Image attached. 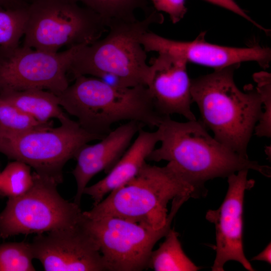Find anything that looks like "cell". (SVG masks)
I'll return each instance as SVG.
<instances>
[{
  "instance_id": "3",
  "label": "cell",
  "mask_w": 271,
  "mask_h": 271,
  "mask_svg": "<svg viewBox=\"0 0 271 271\" xmlns=\"http://www.w3.org/2000/svg\"><path fill=\"white\" fill-rule=\"evenodd\" d=\"M57 95L59 104L86 131L105 136L115 123L137 121L158 127L164 118L156 110L147 86L118 87L84 75Z\"/></svg>"
},
{
  "instance_id": "26",
  "label": "cell",
  "mask_w": 271,
  "mask_h": 271,
  "mask_svg": "<svg viewBox=\"0 0 271 271\" xmlns=\"http://www.w3.org/2000/svg\"><path fill=\"white\" fill-rule=\"evenodd\" d=\"M213 5L219 6L223 9L231 11V12L242 17L252 23L256 27L263 31L266 35L270 34V31L263 27L261 25L254 21L247 13L242 9L235 2V0H204Z\"/></svg>"
},
{
  "instance_id": "6",
  "label": "cell",
  "mask_w": 271,
  "mask_h": 271,
  "mask_svg": "<svg viewBox=\"0 0 271 271\" xmlns=\"http://www.w3.org/2000/svg\"><path fill=\"white\" fill-rule=\"evenodd\" d=\"M28 14L23 46L41 51L89 45L108 31L99 15L71 0H35Z\"/></svg>"
},
{
  "instance_id": "14",
  "label": "cell",
  "mask_w": 271,
  "mask_h": 271,
  "mask_svg": "<svg viewBox=\"0 0 271 271\" xmlns=\"http://www.w3.org/2000/svg\"><path fill=\"white\" fill-rule=\"evenodd\" d=\"M187 64L182 57L167 52H159L152 60L147 86L156 110L163 116L178 114L188 120H196L191 109L193 101Z\"/></svg>"
},
{
  "instance_id": "27",
  "label": "cell",
  "mask_w": 271,
  "mask_h": 271,
  "mask_svg": "<svg viewBox=\"0 0 271 271\" xmlns=\"http://www.w3.org/2000/svg\"><path fill=\"white\" fill-rule=\"evenodd\" d=\"M29 4L26 0H0V7L5 9H15L26 7Z\"/></svg>"
},
{
  "instance_id": "4",
  "label": "cell",
  "mask_w": 271,
  "mask_h": 271,
  "mask_svg": "<svg viewBox=\"0 0 271 271\" xmlns=\"http://www.w3.org/2000/svg\"><path fill=\"white\" fill-rule=\"evenodd\" d=\"M187 194L199 197L174 164L159 167L146 162L132 179L83 214L88 218L118 217L159 229L167 222L169 201Z\"/></svg>"
},
{
  "instance_id": "30",
  "label": "cell",
  "mask_w": 271,
  "mask_h": 271,
  "mask_svg": "<svg viewBox=\"0 0 271 271\" xmlns=\"http://www.w3.org/2000/svg\"><path fill=\"white\" fill-rule=\"evenodd\" d=\"M1 173L0 172V177H1Z\"/></svg>"
},
{
  "instance_id": "29",
  "label": "cell",
  "mask_w": 271,
  "mask_h": 271,
  "mask_svg": "<svg viewBox=\"0 0 271 271\" xmlns=\"http://www.w3.org/2000/svg\"><path fill=\"white\" fill-rule=\"evenodd\" d=\"M27 1V3H28L29 4H30L31 3L33 2V1H35V0H26Z\"/></svg>"
},
{
  "instance_id": "7",
  "label": "cell",
  "mask_w": 271,
  "mask_h": 271,
  "mask_svg": "<svg viewBox=\"0 0 271 271\" xmlns=\"http://www.w3.org/2000/svg\"><path fill=\"white\" fill-rule=\"evenodd\" d=\"M190 197L184 195L173 199L167 222L159 229L116 217L88 218L83 215V224L97 242L106 270L147 269L154 245L168 233L178 210Z\"/></svg>"
},
{
  "instance_id": "8",
  "label": "cell",
  "mask_w": 271,
  "mask_h": 271,
  "mask_svg": "<svg viewBox=\"0 0 271 271\" xmlns=\"http://www.w3.org/2000/svg\"><path fill=\"white\" fill-rule=\"evenodd\" d=\"M33 184L25 194L9 198L0 213V237L20 234H37L73 225L81 221L80 205L65 200L58 193L59 184L35 171Z\"/></svg>"
},
{
  "instance_id": "21",
  "label": "cell",
  "mask_w": 271,
  "mask_h": 271,
  "mask_svg": "<svg viewBox=\"0 0 271 271\" xmlns=\"http://www.w3.org/2000/svg\"><path fill=\"white\" fill-rule=\"evenodd\" d=\"M33 184L31 167L17 160L9 163L0 177V194L8 198L19 197L30 189Z\"/></svg>"
},
{
  "instance_id": "9",
  "label": "cell",
  "mask_w": 271,
  "mask_h": 271,
  "mask_svg": "<svg viewBox=\"0 0 271 271\" xmlns=\"http://www.w3.org/2000/svg\"><path fill=\"white\" fill-rule=\"evenodd\" d=\"M105 136L92 134L77 121L69 119L57 127L38 129L20 134L0 133V152L23 162L40 174L62 182V170L84 145Z\"/></svg>"
},
{
  "instance_id": "17",
  "label": "cell",
  "mask_w": 271,
  "mask_h": 271,
  "mask_svg": "<svg viewBox=\"0 0 271 271\" xmlns=\"http://www.w3.org/2000/svg\"><path fill=\"white\" fill-rule=\"evenodd\" d=\"M0 97L42 123H48L53 118L58 119L61 123L70 119L62 111L58 96L48 90L7 91L0 93Z\"/></svg>"
},
{
  "instance_id": "10",
  "label": "cell",
  "mask_w": 271,
  "mask_h": 271,
  "mask_svg": "<svg viewBox=\"0 0 271 271\" xmlns=\"http://www.w3.org/2000/svg\"><path fill=\"white\" fill-rule=\"evenodd\" d=\"M82 45L55 53L0 45V93L40 89L59 95L69 86L66 73Z\"/></svg>"
},
{
  "instance_id": "1",
  "label": "cell",
  "mask_w": 271,
  "mask_h": 271,
  "mask_svg": "<svg viewBox=\"0 0 271 271\" xmlns=\"http://www.w3.org/2000/svg\"><path fill=\"white\" fill-rule=\"evenodd\" d=\"M161 146L148 156L150 161L174 164L194 186L199 196L206 193L205 183L253 170L270 177V168L243 158L212 137L201 121L179 122L166 116L157 127Z\"/></svg>"
},
{
  "instance_id": "25",
  "label": "cell",
  "mask_w": 271,
  "mask_h": 271,
  "mask_svg": "<svg viewBox=\"0 0 271 271\" xmlns=\"http://www.w3.org/2000/svg\"><path fill=\"white\" fill-rule=\"evenodd\" d=\"M155 10L167 14L173 24L183 19L187 12L186 0H152Z\"/></svg>"
},
{
  "instance_id": "15",
  "label": "cell",
  "mask_w": 271,
  "mask_h": 271,
  "mask_svg": "<svg viewBox=\"0 0 271 271\" xmlns=\"http://www.w3.org/2000/svg\"><path fill=\"white\" fill-rule=\"evenodd\" d=\"M145 125L131 120L111 130L94 145L86 144L77 152L72 171L77 184L74 202L80 205L84 189L92 177L104 171L108 173L130 145L133 137Z\"/></svg>"
},
{
  "instance_id": "23",
  "label": "cell",
  "mask_w": 271,
  "mask_h": 271,
  "mask_svg": "<svg viewBox=\"0 0 271 271\" xmlns=\"http://www.w3.org/2000/svg\"><path fill=\"white\" fill-rule=\"evenodd\" d=\"M30 243L9 242L0 245V271L36 270Z\"/></svg>"
},
{
  "instance_id": "12",
  "label": "cell",
  "mask_w": 271,
  "mask_h": 271,
  "mask_svg": "<svg viewBox=\"0 0 271 271\" xmlns=\"http://www.w3.org/2000/svg\"><path fill=\"white\" fill-rule=\"evenodd\" d=\"M202 32L193 41H182L168 39L148 31L141 38V43L147 52H167L185 60L187 62L213 68L214 70L239 65L245 62H256L264 69L271 61V49L255 42L247 47L219 45L205 40Z\"/></svg>"
},
{
  "instance_id": "2",
  "label": "cell",
  "mask_w": 271,
  "mask_h": 271,
  "mask_svg": "<svg viewBox=\"0 0 271 271\" xmlns=\"http://www.w3.org/2000/svg\"><path fill=\"white\" fill-rule=\"evenodd\" d=\"M240 65L215 70L191 79L193 102L201 121L212 130L214 138L240 156L248 159L247 149L262 112L261 97L256 88L242 91L234 73Z\"/></svg>"
},
{
  "instance_id": "18",
  "label": "cell",
  "mask_w": 271,
  "mask_h": 271,
  "mask_svg": "<svg viewBox=\"0 0 271 271\" xmlns=\"http://www.w3.org/2000/svg\"><path fill=\"white\" fill-rule=\"evenodd\" d=\"M178 236L177 232L169 229L165 241L152 251L147 268L155 271H196L200 268L185 254Z\"/></svg>"
},
{
  "instance_id": "5",
  "label": "cell",
  "mask_w": 271,
  "mask_h": 271,
  "mask_svg": "<svg viewBox=\"0 0 271 271\" xmlns=\"http://www.w3.org/2000/svg\"><path fill=\"white\" fill-rule=\"evenodd\" d=\"M164 20L162 13L153 10L142 20L111 22L104 38L78 49L68 71L74 78L109 75L117 78L124 87L147 86L150 68L141 38L152 25L162 24Z\"/></svg>"
},
{
  "instance_id": "28",
  "label": "cell",
  "mask_w": 271,
  "mask_h": 271,
  "mask_svg": "<svg viewBox=\"0 0 271 271\" xmlns=\"http://www.w3.org/2000/svg\"><path fill=\"white\" fill-rule=\"evenodd\" d=\"M251 260H261L271 263V244L270 242L258 255L254 256Z\"/></svg>"
},
{
  "instance_id": "16",
  "label": "cell",
  "mask_w": 271,
  "mask_h": 271,
  "mask_svg": "<svg viewBox=\"0 0 271 271\" xmlns=\"http://www.w3.org/2000/svg\"><path fill=\"white\" fill-rule=\"evenodd\" d=\"M159 142L160 134L157 129L148 131L141 128L135 140L107 175L95 184L87 186L83 194L90 196L93 206L97 204L106 194L138 174Z\"/></svg>"
},
{
  "instance_id": "24",
  "label": "cell",
  "mask_w": 271,
  "mask_h": 271,
  "mask_svg": "<svg viewBox=\"0 0 271 271\" xmlns=\"http://www.w3.org/2000/svg\"><path fill=\"white\" fill-rule=\"evenodd\" d=\"M256 83L255 87L259 93L262 103V112L256 125L254 133L259 137L271 136V75L265 71L255 73L253 76Z\"/></svg>"
},
{
  "instance_id": "19",
  "label": "cell",
  "mask_w": 271,
  "mask_h": 271,
  "mask_svg": "<svg viewBox=\"0 0 271 271\" xmlns=\"http://www.w3.org/2000/svg\"><path fill=\"white\" fill-rule=\"evenodd\" d=\"M82 4L83 6L99 15L107 27L115 21L134 22L137 19L136 11L142 10L146 15L152 10L149 7V0H71Z\"/></svg>"
},
{
  "instance_id": "20",
  "label": "cell",
  "mask_w": 271,
  "mask_h": 271,
  "mask_svg": "<svg viewBox=\"0 0 271 271\" xmlns=\"http://www.w3.org/2000/svg\"><path fill=\"white\" fill-rule=\"evenodd\" d=\"M51 121L42 123L0 97V133L20 134L52 126Z\"/></svg>"
},
{
  "instance_id": "11",
  "label": "cell",
  "mask_w": 271,
  "mask_h": 271,
  "mask_svg": "<svg viewBox=\"0 0 271 271\" xmlns=\"http://www.w3.org/2000/svg\"><path fill=\"white\" fill-rule=\"evenodd\" d=\"M83 218L73 225L34 238L30 243L34 257L45 270H106L98 245L83 225Z\"/></svg>"
},
{
  "instance_id": "13",
  "label": "cell",
  "mask_w": 271,
  "mask_h": 271,
  "mask_svg": "<svg viewBox=\"0 0 271 271\" xmlns=\"http://www.w3.org/2000/svg\"><path fill=\"white\" fill-rule=\"evenodd\" d=\"M248 170L243 169L227 177L228 188L221 206L209 210L206 219L214 224L216 230V257L212 271H223L225 263L235 260L248 270L254 269L246 259L242 243V214L244 192L254 181L247 179Z\"/></svg>"
},
{
  "instance_id": "22",
  "label": "cell",
  "mask_w": 271,
  "mask_h": 271,
  "mask_svg": "<svg viewBox=\"0 0 271 271\" xmlns=\"http://www.w3.org/2000/svg\"><path fill=\"white\" fill-rule=\"evenodd\" d=\"M28 6L15 9L0 7L1 46L14 47L19 45L27 26Z\"/></svg>"
}]
</instances>
